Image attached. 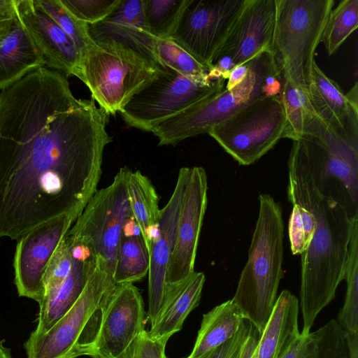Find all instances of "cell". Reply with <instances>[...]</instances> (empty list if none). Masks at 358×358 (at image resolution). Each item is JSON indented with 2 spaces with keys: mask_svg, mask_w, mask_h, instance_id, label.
<instances>
[{
  "mask_svg": "<svg viewBox=\"0 0 358 358\" xmlns=\"http://www.w3.org/2000/svg\"><path fill=\"white\" fill-rule=\"evenodd\" d=\"M187 0H145V13L151 34L170 39L185 8Z\"/></svg>",
  "mask_w": 358,
  "mask_h": 358,
  "instance_id": "32",
  "label": "cell"
},
{
  "mask_svg": "<svg viewBox=\"0 0 358 358\" xmlns=\"http://www.w3.org/2000/svg\"><path fill=\"white\" fill-rule=\"evenodd\" d=\"M334 0H275L269 53L278 76L309 94L315 53Z\"/></svg>",
  "mask_w": 358,
  "mask_h": 358,
  "instance_id": "5",
  "label": "cell"
},
{
  "mask_svg": "<svg viewBox=\"0 0 358 358\" xmlns=\"http://www.w3.org/2000/svg\"><path fill=\"white\" fill-rule=\"evenodd\" d=\"M109 116L45 66L0 91V238L76 221L97 191Z\"/></svg>",
  "mask_w": 358,
  "mask_h": 358,
  "instance_id": "1",
  "label": "cell"
},
{
  "mask_svg": "<svg viewBox=\"0 0 358 358\" xmlns=\"http://www.w3.org/2000/svg\"><path fill=\"white\" fill-rule=\"evenodd\" d=\"M158 70L112 41H92L80 54L76 76L108 115L120 113L131 98L153 80Z\"/></svg>",
  "mask_w": 358,
  "mask_h": 358,
  "instance_id": "8",
  "label": "cell"
},
{
  "mask_svg": "<svg viewBox=\"0 0 358 358\" xmlns=\"http://www.w3.org/2000/svg\"><path fill=\"white\" fill-rule=\"evenodd\" d=\"M293 149L320 192L340 203L350 217L358 214V118L343 129L329 127L315 113Z\"/></svg>",
  "mask_w": 358,
  "mask_h": 358,
  "instance_id": "4",
  "label": "cell"
},
{
  "mask_svg": "<svg viewBox=\"0 0 358 358\" xmlns=\"http://www.w3.org/2000/svg\"><path fill=\"white\" fill-rule=\"evenodd\" d=\"M226 80L199 82L166 67L120 110L126 124L152 132L160 122L201 104L224 87Z\"/></svg>",
  "mask_w": 358,
  "mask_h": 358,
  "instance_id": "10",
  "label": "cell"
},
{
  "mask_svg": "<svg viewBox=\"0 0 358 358\" xmlns=\"http://www.w3.org/2000/svg\"><path fill=\"white\" fill-rule=\"evenodd\" d=\"M205 280L203 273H193L147 331L150 338L166 344L174 334L181 330L188 315L199 304Z\"/></svg>",
  "mask_w": 358,
  "mask_h": 358,
  "instance_id": "26",
  "label": "cell"
},
{
  "mask_svg": "<svg viewBox=\"0 0 358 358\" xmlns=\"http://www.w3.org/2000/svg\"><path fill=\"white\" fill-rule=\"evenodd\" d=\"M73 223L70 216H60L37 226L17 240L13 266L19 296L38 304L41 302L47 266Z\"/></svg>",
  "mask_w": 358,
  "mask_h": 358,
  "instance_id": "14",
  "label": "cell"
},
{
  "mask_svg": "<svg viewBox=\"0 0 358 358\" xmlns=\"http://www.w3.org/2000/svg\"><path fill=\"white\" fill-rule=\"evenodd\" d=\"M166 345L150 338L147 331L144 330L125 358H164Z\"/></svg>",
  "mask_w": 358,
  "mask_h": 358,
  "instance_id": "36",
  "label": "cell"
},
{
  "mask_svg": "<svg viewBox=\"0 0 358 358\" xmlns=\"http://www.w3.org/2000/svg\"><path fill=\"white\" fill-rule=\"evenodd\" d=\"M24 29L41 56L45 67L67 78L76 76L80 53L71 38L35 0H15Z\"/></svg>",
  "mask_w": 358,
  "mask_h": 358,
  "instance_id": "17",
  "label": "cell"
},
{
  "mask_svg": "<svg viewBox=\"0 0 358 358\" xmlns=\"http://www.w3.org/2000/svg\"><path fill=\"white\" fill-rule=\"evenodd\" d=\"M65 8L78 21L93 25L108 17L121 0H60Z\"/></svg>",
  "mask_w": 358,
  "mask_h": 358,
  "instance_id": "34",
  "label": "cell"
},
{
  "mask_svg": "<svg viewBox=\"0 0 358 358\" xmlns=\"http://www.w3.org/2000/svg\"><path fill=\"white\" fill-rule=\"evenodd\" d=\"M95 43L112 41L135 52L158 70H164L155 55L157 40L150 30L145 13V0H121L105 20L88 25Z\"/></svg>",
  "mask_w": 358,
  "mask_h": 358,
  "instance_id": "18",
  "label": "cell"
},
{
  "mask_svg": "<svg viewBox=\"0 0 358 358\" xmlns=\"http://www.w3.org/2000/svg\"><path fill=\"white\" fill-rule=\"evenodd\" d=\"M280 94L250 103L208 134L240 165L255 164L285 138Z\"/></svg>",
  "mask_w": 358,
  "mask_h": 358,
  "instance_id": "11",
  "label": "cell"
},
{
  "mask_svg": "<svg viewBox=\"0 0 358 358\" xmlns=\"http://www.w3.org/2000/svg\"><path fill=\"white\" fill-rule=\"evenodd\" d=\"M71 252L73 259L68 275L55 288L44 294L38 304L37 326L31 332L34 335L48 331L73 306L96 267V261L92 255L78 254L72 249Z\"/></svg>",
  "mask_w": 358,
  "mask_h": 358,
  "instance_id": "20",
  "label": "cell"
},
{
  "mask_svg": "<svg viewBox=\"0 0 358 358\" xmlns=\"http://www.w3.org/2000/svg\"><path fill=\"white\" fill-rule=\"evenodd\" d=\"M129 171L127 166L120 168L108 186L97 190L67 232L69 238L86 247L112 277L124 226L134 217L127 189Z\"/></svg>",
  "mask_w": 358,
  "mask_h": 358,
  "instance_id": "9",
  "label": "cell"
},
{
  "mask_svg": "<svg viewBox=\"0 0 358 358\" xmlns=\"http://www.w3.org/2000/svg\"><path fill=\"white\" fill-rule=\"evenodd\" d=\"M344 280L346 293L336 320L345 334L358 335V214L351 217L348 257Z\"/></svg>",
  "mask_w": 358,
  "mask_h": 358,
  "instance_id": "27",
  "label": "cell"
},
{
  "mask_svg": "<svg viewBox=\"0 0 358 358\" xmlns=\"http://www.w3.org/2000/svg\"><path fill=\"white\" fill-rule=\"evenodd\" d=\"M155 55L163 67L199 82H208V70L171 39L157 38Z\"/></svg>",
  "mask_w": 358,
  "mask_h": 358,
  "instance_id": "31",
  "label": "cell"
},
{
  "mask_svg": "<svg viewBox=\"0 0 358 358\" xmlns=\"http://www.w3.org/2000/svg\"><path fill=\"white\" fill-rule=\"evenodd\" d=\"M115 287L112 275L96 263L73 306L45 333L30 334L24 344L27 358L92 357Z\"/></svg>",
  "mask_w": 358,
  "mask_h": 358,
  "instance_id": "6",
  "label": "cell"
},
{
  "mask_svg": "<svg viewBox=\"0 0 358 358\" xmlns=\"http://www.w3.org/2000/svg\"><path fill=\"white\" fill-rule=\"evenodd\" d=\"M43 66L41 56L17 15L10 32L0 45V91Z\"/></svg>",
  "mask_w": 358,
  "mask_h": 358,
  "instance_id": "22",
  "label": "cell"
},
{
  "mask_svg": "<svg viewBox=\"0 0 358 358\" xmlns=\"http://www.w3.org/2000/svg\"><path fill=\"white\" fill-rule=\"evenodd\" d=\"M245 2V0H187L170 39L209 71Z\"/></svg>",
  "mask_w": 358,
  "mask_h": 358,
  "instance_id": "12",
  "label": "cell"
},
{
  "mask_svg": "<svg viewBox=\"0 0 358 358\" xmlns=\"http://www.w3.org/2000/svg\"><path fill=\"white\" fill-rule=\"evenodd\" d=\"M0 358H13L11 351L0 341Z\"/></svg>",
  "mask_w": 358,
  "mask_h": 358,
  "instance_id": "42",
  "label": "cell"
},
{
  "mask_svg": "<svg viewBox=\"0 0 358 358\" xmlns=\"http://www.w3.org/2000/svg\"><path fill=\"white\" fill-rule=\"evenodd\" d=\"M308 343V334L307 335L300 334L281 358H303L307 350Z\"/></svg>",
  "mask_w": 358,
  "mask_h": 358,
  "instance_id": "38",
  "label": "cell"
},
{
  "mask_svg": "<svg viewBox=\"0 0 358 358\" xmlns=\"http://www.w3.org/2000/svg\"><path fill=\"white\" fill-rule=\"evenodd\" d=\"M127 189L132 215L150 255L152 245L159 235V196L151 180L140 171L130 170Z\"/></svg>",
  "mask_w": 358,
  "mask_h": 358,
  "instance_id": "25",
  "label": "cell"
},
{
  "mask_svg": "<svg viewBox=\"0 0 358 358\" xmlns=\"http://www.w3.org/2000/svg\"><path fill=\"white\" fill-rule=\"evenodd\" d=\"M255 327L245 320L232 338L222 344L210 358H241L245 344Z\"/></svg>",
  "mask_w": 358,
  "mask_h": 358,
  "instance_id": "35",
  "label": "cell"
},
{
  "mask_svg": "<svg viewBox=\"0 0 358 358\" xmlns=\"http://www.w3.org/2000/svg\"><path fill=\"white\" fill-rule=\"evenodd\" d=\"M17 19L15 0H0V45Z\"/></svg>",
  "mask_w": 358,
  "mask_h": 358,
  "instance_id": "37",
  "label": "cell"
},
{
  "mask_svg": "<svg viewBox=\"0 0 358 358\" xmlns=\"http://www.w3.org/2000/svg\"><path fill=\"white\" fill-rule=\"evenodd\" d=\"M250 66V61L235 66L229 75L224 88L231 90L243 82L248 75Z\"/></svg>",
  "mask_w": 358,
  "mask_h": 358,
  "instance_id": "39",
  "label": "cell"
},
{
  "mask_svg": "<svg viewBox=\"0 0 358 358\" xmlns=\"http://www.w3.org/2000/svg\"><path fill=\"white\" fill-rule=\"evenodd\" d=\"M189 171V167L179 170L173 193L166 206L160 210L159 235L150 252L148 317L151 326L166 302L165 278L176 239Z\"/></svg>",
  "mask_w": 358,
  "mask_h": 358,
  "instance_id": "16",
  "label": "cell"
},
{
  "mask_svg": "<svg viewBox=\"0 0 358 358\" xmlns=\"http://www.w3.org/2000/svg\"><path fill=\"white\" fill-rule=\"evenodd\" d=\"M282 83L269 52H262L250 60L248 75L235 87L224 88L205 102L160 122L152 132L159 145H173L208 134L255 101L280 94Z\"/></svg>",
  "mask_w": 358,
  "mask_h": 358,
  "instance_id": "7",
  "label": "cell"
},
{
  "mask_svg": "<svg viewBox=\"0 0 358 358\" xmlns=\"http://www.w3.org/2000/svg\"><path fill=\"white\" fill-rule=\"evenodd\" d=\"M314 214V235L300 255L299 305L303 335L310 332L316 317L333 301L344 280L350 237L351 217L333 198H324Z\"/></svg>",
  "mask_w": 358,
  "mask_h": 358,
  "instance_id": "2",
  "label": "cell"
},
{
  "mask_svg": "<svg viewBox=\"0 0 358 358\" xmlns=\"http://www.w3.org/2000/svg\"><path fill=\"white\" fill-rule=\"evenodd\" d=\"M358 26V0H343L329 15L322 36L327 54H334Z\"/></svg>",
  "mask_w": 358,
  "mask_h": 358,
  "instance_id": "30",
  "label": "cell"
},
{
  "mask_svg": "<svg viewBox=\"0 0 358 358\" xmlns=\"http://www.w3.org/2000/svg\"><path fill=\"white\" fill-rule=\"evenodd\" d=\"M239 308L231 300L213 308L203 315L193 349L185 358H210L238 331L244 322Z\"/></svg>",
  "mask_w": 358,
  "mask_h": 358,
  "instance_id": "23",
  "label": "cell"
},
{
  "mask_svg": "<svg viewBox=\"0 0 358 358\" xmlns=\"http://www.w3.org/2000/svg\"><path fill=\"white\" fill-rule=\"evenodd\" d=\"M358 89L356 82L352 88L345 94L348 103L355 110L358 111Z\"/></svg>",
  "mask_w": 358,
  "mask_h": 358,
  "instance_id": "41",
  "label": "cell"
},
{
  "mask_svg": "<svg viewBox=\"0 0 358 358\" xmlns=\"http://www.w3.org/2000/svg\"><path fill=\"white\" fill-rule=\"evenodd\" d=\"M35 1L71 38L80 56L92 42L88 33V25L76 20L62 4L60 0Z\"/></svg>",
  "mask_w": 358,
  "mask_h": 358,
  "instance_id": "33",
  "label": "cell"
},
{
  "mask_svg": "<svg viewBox=\"0 0 358 358\" xmlns=\"http://www.w3.org/2000/svg\"><path fill=\"white\" fill-rule=\"evenodd\" d=\"M164 358H168L166 356Z\"/></svg>",
  "mask_w": 358,
  "mask_h": 358,
  "instance_id": "43",
  "label": "cell"
},
{
  "mask_svg": "<svg viewBox=\"0 0 358 358\" xmlns=\"http://www.w3.org/2000/svg\"><path fill=\"white\" fill-rule=\"evenodd\" d=\"M150 255L141 235L122 234L113 274L115 285L134 283L143 278L149 270Z\"/></svg>",
  "mask_w": 358,
  "mask_h": 358,
  "instance_id": "28",
  "label": "cell"
},
{
  "mask_svg": "<svg viewBox=\"0 0 358 358\" xmlns=\"http://www.w3.org/2000/svg\"><path fill=\"white\" fill-rule=\"evenodd\" d=\"M275 15V0H245L216 59L225 57L236 66L269 52Z\"/></svg>",
  "mask_w": 358,
  "mask_h": 358,
  "instance_id": "19",
  "label": "cell"
},
{
  "mask_svg": "<svg viewBox=\"0 0 358 358\" xmlns=\"http://www.w3.org/2000/svg\"><path fill=\"white\" fill-rule=\"evenodd\" d=\"M280 96L286 118L285 138L296 140L315 113L309 94L289 81L282 80Z\"/></svg>",
  "mask_w": 358,
  "mask_h": 358,
  "instance_id": "29",
  "label": "cell"
},
{
  "mask_svg": "<svg viewBox=\"0 0 358 358\" xmlns=\"http://www.w3.org/2000/svg\"><path fill=\"white\" fill-rule=\"evenodd\" d=\"M258 217L231 300L261 335L273 310L283 278L284 222L280 203L268 194L258 197Z\"/></svg>",
  "mask_w": 358,
  "mask_h": 358,
  "instance_id": "3",
  "label": "cell"
},
{
  "mask_svg": "<svg viewBox=\"0 0 358 358\" xmlns=\"http://www.w3.org/2000/svg\"><path fill=\"white\" fill-rule=\"evenodd\" d=\"M309 97L317 115L334 129L345 128L358 111L348 103L339 85L329 78L317 66L313 64Z\"/></svg>",
  "mask_w": 358,
  "mask_h": 358,
  "instance_id": "24",
  "label": "cell"
},
{
  "mask_svg": "<svg viewBox=\"0 0 358 358\" xmlns=\"http://www.w3.org/2000/svg\"><path fill=\"white\" fill-rule=\"evenodd\" d=\"M207 203L206 170L201 166L189 167L176 239L165 278L166 302L164 309L195 272L196 251Z\"/></svg>",
  "mask_w": 358,
  "mask_h": 358,
  "instance_id": "13",
  "label": "cell"
},
{
  "mask_svg": "<svg viewBox=\"0 0 358 358\" xmlns=\"http://www.w3.org/2000/svg\"><path fill=\"white\" fill-rule=\"evenodd\" d=\"M345 335L349 348V358H358V335Z\"/></svg>",
  "mask_w": 358,
  "mask_h": 358,
  "instance_id": "40",
  "label": "cell"
},
{
  "mask_svg": "<svg viewBox=\"0 0 358 358\" xmlns=\"http://www.w3.org/2000/svg\"><path fill=\"white\" fill-rule=\"evenodd\" d=\"M143 301L132 283L116 285L108 303L92 358H125L145 330Z\"/></svg>",
  "mask_w": 358,
  "mask_h": 358,
  "instance_id": "15",
  "label": "cell"
},
{
  "mask_svg": "<svg viewBox=\"0 0 358 358\" xmlns=\"http://www.w3.org/2000/svg\"><path fill=\"white\" fill-rule=\"evenodd\" d=\"M299 310L298 299L289 291L282 290L250 358H281L301 334Z\"/></svg>",
  "mask_w": 358,
  "mask_h": 358,
  "instance_id": "21",
  "label": "cell"
}]
</instances>
